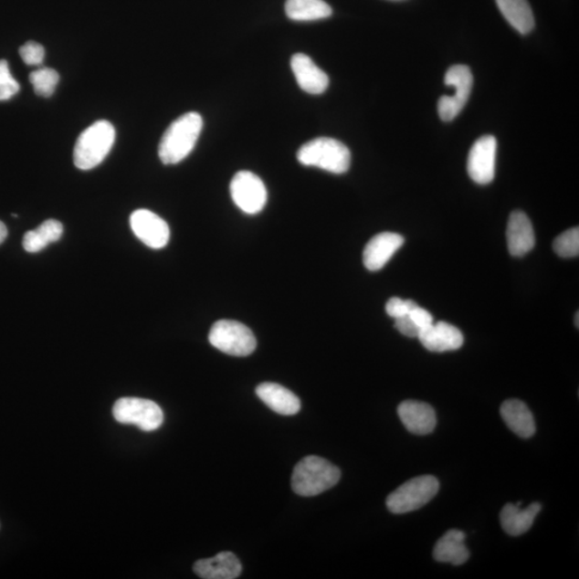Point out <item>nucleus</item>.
<instances>
[{
    "mask_svg": "<svg viewBox=\"0 0 579 579\" xmlns=\"http://www.w3.org/2000/svg\"><path fill=\"white\" fill-rule=\"evenodd\" d=\"M203 129L199 113L190 112L172 122L159 144V158L163 164L183 162L194 151Z\"/></svg>",
    "mask_w": 579,
    "mask_h": 579,
    "instance_id": "f257e3e1",
    "label": "nucleus"
},
{
    "mask_svg": "<svg viewBox=\"0 0 579 579\" xmlns=\"http://www.w3.org/2000/svg\"><path fill=\"white\" fill-rule=\"evenodd\" d=\"M342 472L329 460L319 456H307L295 466L291 485L295 494L313 497L334 488Z\"/></svg>",
    "mask_w": 579,
    "mask_h": 579,
    "instance_id": "f03ea898",
    "label": "nucleus"
},
{
    "mask_svg": "<svg viewBox=\"0 0 579 579\" xmlns=\"http://www.w3.org/2000/svg\"><path fill=\"white\" fill-rule=\"evenodd\" d=\"M116 138L115 128L108 121H98L79 134L73 152L78 169L89 171L109 155Z\"/></svg>",
    "mask_w": 579,
    "mask_h": 579,
    "instance_id": "7ed1b4c3",
    "label": "nucleus"
},
{
    "mask_svg": "<svg viewBox=\"0 0 579 579\" xmlns=\"http://www.w3.org/2000/svg\"><path fill=\"white\" fill-rule=\"evenodd\" d=\"M300 163L306 166L343 174L351 165V153L342 142L331 138H319L300 147L298 152Z\"/></svg>",
    "mask_w": 579,
    "mask_h": 579,
    "instance_id": "20e7f679",
    "label": "nucleus"
},
{
    "mask_svg": "<svg viewBox=\"0 0 579 579\" xmlns=\"http://www.w3.org/2000/svg\"><path fill=\"white\" fill-rule=\"evenodd\" d=\"M439 491V480L423 476L409 479L386 499V507L394 514L414 512L427 504Z\"/></svg>",
    "mask_w": 579,
    "mask_h": 579,
    "instance_id": "39448f33",
    "label": "nucleus"
},
{
    "mask_svg": "<svg viewBox=\"0 0 579 579\" xmlns=\"http://www.w3.org/2000/svg\"><path fill=\"white\" fill-rule=\"evenodd\" d=\"M212 346L232 356H248L255 353L257 340L254 332L243 323L233 320H220L209 332Z\"/></svg>",
    "mask_w": 579,
    "mask_h": 579,
    "instance_id": "423d86ee",
    "label": "nucleus"
},
{
    "mask_svg": "<svg viewBox=\"0 0 579 579\" xmlns=\"http://www.w3.org/2000/svg\"><path fill=\"white\" fill-rule=\"evenodd\" d=\"M113 416L121 424H132L141 430L153 431L162 426L163 412L149 399L124 397L117 400L113 406Z\"/></svg>",
    "mask_w": 579,
    "mask_h": 579,
    "instance_id": "0eeeda50",
    "label": "nucleus"
},
{
    "mask_svg": "<svg viewBox=\"0 0 579 579\" xmlns=\"http://www.w3.org/2000/svg\"><path fill=\"white\" fill-rule=\"evenodd\" d=\"M445 83L454 89L453 96H442L438 113L443 121H452L463 111L471 95L473 76L466 65H455L446 73Z\"/></svg>",
    "mask_w": 579,
    "mask_h": 579,
    "instance_id": "6e6552de",
    "label": "nucleus"
},
{
    "mask_svg": "<svg viewBox=\"0 0 579 579\" xmlns=\"http://www.w3.org/2000/svg\"><path fill=\"white\" fill-rule=\"evenodd\" d=\"M230 191L236 205L246 214H258L267 205V187L261 178L252 172L240 171L234 175Z\"/></svg>",
    "mask_w": 579,
    "mask_h": 579,
    "instance_id": "1a4fd4ad",
    "label": "nucleus"
},
{
    "mask_svg": "<svg viewBox=\"0 0 579 579\" xmlns=\"http://www.w3.org/2000/svg\"><path fill=\"white\" fill-rule=\"evenodd\" d=\"M498 142L494 135H484L471 147L468 157V174L479 184L494 181Z\"/></svg>",
    "mask_w": 579,
    "mask_h": 579,
    "instance_id": "9d476101",
    "label": "nucleus"
},
{
    "mask_svg": "<svg viewBox=\"0 0 579 579\" xmlns=\"http://www.w3.org/2000/svg\"><path fill=\"white\" fill-rule=\"evenodd\" d=\"M131 226L142 243L153 249H162L170 240V227L158 215L149 209H137L131 216Z\"/></svg>",
    "mask_w": 579,
    "mask_h": 579,
    "instance_id": "9b49d317",
    "label": "nucleus"
},
{
    "mask_svg": "<svg viewBox=\"0 0 579 579\" xmlns=\"http://www.w3.org/2000/svg\"><path fill=\"white\" fill-rule=\"evenodd\" d=\"M404 244L405 238L397 233L384 232L374 237L363 252L365 268L372 272L384 268Z\"/></svg>",
    "mask_w": 579,
    "mask_h": 579,
    "instance_id": "f8f14e48",
    "label": "nucleus"
},
{
    "mask_svg": "<svg viewBox=\"0 0 579 579\" xmlns=\"http://www.w3.org/2000/svg\"><path fill=\"white\" fill-rule=\"evenodd\" d=\"M418 340L431 353L458 350L464 344V335L456 326L447 322L430 324L421 331Z\"/></svg>",
    "mask_w": 579,
    "mask_h": 579,
    "instance_id": "ddd939ff",
    "label": "nucleus"
},
{
    "mask_svg": "<svg viewBox=\"0 0 579 579\" xmlns=\"http://www.w3.org/2000/svg\"><path fill=\"white\" fill-rule=\"evenodd\" d=\"M398 416L412 434L425 436L433 433L436 428V412L428 404L405 400L398 406Z\"/></svg>",
    "mask_w": 579,
    "mask_h": 579,
    "instance_id": "4468645a",
    "label": "nucleus"
},
{
    "mask_svg": "<svg viewBox=\"0 0 579 579\" xmlns=\"http://www.w3.org/2000/svg\"><path fill=\"white\" fill-rule=\"evenodd\" d=\"M291 68L300 88L308 94L320 95L328 89V75L307 55L295 54L291 59Z\"/></svg>",
    "mask_w": 579,
    "mask_h": 579,
    "instance_id": "2eb2a0df",
    "label": "nucleus"
},
{
    "mask_svg": "<svg viewBox=\"0 0 579 579\" xmlns=\"http://www.w3.org/2000/svg\"><path fill=\"white\" fill-rule=\"evenodd\" d=\"M507 240L510 254L522 257L532 251L535 245L534 231L532 221L521 211L511 214L507 227Z\"/></svg>",
    "mask_w": 579,
    "mask_h": 579,
    "instance_id": "dca6fc26",
    "label": "nucleus"
},
{
    "mask_svg": "<svg viewBox=\"0 0 579 579\" xmlns=\"http://www.w3.org/2000/svg\"><path fill=\"white\" fill-rule=\"evenodd\" d=\"M242 570L238 558L230 552L201 559L194 565L195 574L203 579H236L239 577Z\"/></svg>",
    "mask_w": 579,
    "mask_h": 579,
    "instance_id": "f3484780",
    "label": "nucleus"
},
{
    "mask_svg": "<svg viewBox=\"0 0 579 579\" xmlns=\"http://www.w3.org/2000/svg\"><path fill=\"white\" fill-rule=\"evenodd\" d=\"M257 395L270 410L281 416H294L300 410V400L285 386L277 384H262L257 387Z\"/></svg>",
    "mask_w": 579,
    "mask_h": 579,
    "instance_id": "a211bd4d",
    "label": "nucleus"
},
{
    "mask_svg": "<svg viewBox=\"0 0 579 579\" xmlns=\"http://www.w3.org/2000/svg\"><path fill=\"white\" fill-rule=\"evenodd\" d=\"M521 502L507 504L501 511L500 521L505 532L513 537L526 533L532 527L535 517L542 510L540 503L530 504L526 509L521 508Z\"/></svg>",
    "mask_w": 579,
    "mask_h": 579,
    "instance_id": "6ab92c4d",
    "label": "nucleus"
},
{
    "mask_svg": "<svg viewBox=\"0 0 579 579\" xmlns=\"http://www.w3.org/2000/svg\"><path fill=\"white\" fill-rule=\"evenodd\" d=\"M500 411L504 423L521 438H532L535 434L534 418L525 403L510 399L502 404Z\"/></svg>",
    "mask_w": 579,
    "mask_h": 579,
    "instance_id": "aec40b11",
    "label": "nucleus"
},
{
    "mask_svg": "<svg viewBox=\"0 0 579 579\" xmlns=\"http://www.w3.org/2000/svg\"><path fill=\"white\" fill-rule=\"evenodd\" d=\"M466 535L459 530H449L437 542L434 558L439 563L461 565L467 563L470 553L465 545Z\"/></svg>",
    "mask_w": 579,
    "mask_h": 579,
    "instance_id": "412c9836",
    "label": "nucleus"
},
{
    "mask_svg": "<svg viewBox=\"0 0 579 579\" xmlns=\"http://www.w3.org/2000/svg\"><path fill=\"white\" fill-rule=\"evenodd\" d=\"M499 10L510 26L521 35L532 33L534 16L527 0H496Z\"/></svg>",
    "mask_w": 579,
    "mask_h": 579,
    "instance_id": "4be33fe9",
    "label": "nucleus"
},
{
    "mask_svg": "<svg viewBox=\"0 0 579 579\" xmlns=\"http://www.w3.org/2000/svg\"><path fill=\"white\" fill-rule=\"evenodd\" d=\"M64 226L58 220L48 219L37 229L28 231L23 238V247L29 254H36L58 242L63 237Z\"/></svg>",
    "mask_w": 579,
    "mask_h": 579,
    "instance_id": "5701e85b",
    "label": "nucleus"
},
{
    "mask_svg": "<svg viewBox=\"0 0 579 579\" xmlns=\"http://www.w3.org/2000/svg\"><path fill=\"white\" fill-rule=\"evenodd\" d=\"M285 9L287 16L298 22L323 20L332 14L324 0H287Z\"/></svg>",
    "mask_w": 579,
    "mask_h": 579,
    "instance_id": "b1692460",
    "label": "nucleus"
},
{
    "mask_svg": "<svg viewBox=\"0 0 579 579\" xmlns=\"http://www.w3.org/2000/svg\"><path fill=\"white\" fill-rule=\"evenodd\" d=\"M29 81L33 84L37 95L48 98L54 94L58 88L59 75L51 68L42 67L30 73Z\"/></svg>",
    "mask_w": 579,
    "mask_h": 579,
    "instance_id": "393cba45",
    "label": "nucleus"
},
{
    "mask_svg": "<svg viewBox=\"0 0 579 579\" xmlns=\"http://www.w3.org/2000/svg\"><path fill=\"white\" fill-rule=\"evenodd\" d=\"M553 250L563 258H575L579 254V229L572 227L554 239Z\"/></svg>",
    "mask_w": 579,
    "mask_h": 579,
    "instance_id": "a878e982",
    "label": "nucleus"
},
{
    "mask_svg": "<svg viewBox=\"0 0 579 579\" xmlns=\"http://www.w3.org/2000/svg\"><path fill=\"white\" fill-rule=\"evenodd\" d=\"M20 91V84L11 76L7 60H0V101L15 97Z\"/></svg>",
    "mask_w": 579,
    "mask_h": 579,
    "instance_id": "bb28decb",
    "label": "nucleus"
},
{
    "mask_svg": "<svg viewBox=\"0 0 579 579\" xmlns=\"http://www.w3.org/2000/svg\"><path fill=\"white\" fill-rule=\"evenodd\" d=\"M20 55L24 61L28 66H40L45 60L46 51L40 43L35 41H28L21 47Z\"/></svg>",
    "mask_w": 579,
    "mask_h": 579,
    "instance_id": "cd10ccee",
    "label": "nucleus"
},
{
    "mask_svg": "<svg viewBox=\"0 0 579 579\" xmlns=\"http://www.w3.org/2000/svg\"><path fill=\"white\" fill-rule=\"evenodd\" d=\"M416 306H417V304L414 300L392 298L387 301L385 311L390 317L398 319L409 315V312L414 310Z\"/></svg>",
    "mask_w": 579,
    "mask_h": 579,
    "instance_id": "c85d7f7f",
    "label": "nucleus"
},
{
    "mask_svg": "<svg viewBox=\"0 0 579 579\" xmlns=\"http://www.w3.org/2000/svg\"><path fill=\"white\" fill-rule=\"evenodd\" d=\"M395 328L406 337L416 338L420 335L421 329L409 315L395 319Z\"/></svg>",
    "mask_w": 579,
    "mask_h": 579,
    "instance_id": "c756f323",
    "label": "nucleus"
},
{
    "mask_svg": "<svg viewBox=\"0 0 579 579\" xmlns=\"http://www.w3.org/2000/svg\"><path fill=\"white\" fill-rule=\"evenodd\" d=\"M409 316L421 331L434 323V318L431 316V313L418 305L409 312Z\"/></svg>",
    "mask_w": 579,
    "mask_h": 579,
    "instance_id": "7c9ffc66",
    "label": "nucleus"
},
{
    "mask_svg": "<svg viewBox=\"0 0 579 579\" xmlns=\"http://www.w3.org/2000/svg\"><path fill=\"white\" fill-rule=\"evenodd\" d=\"M8 237L7 226H5L2 221H0V245L5 242V239Z\"/></svg>",
    "mask_w": 579,
    "mask_h": 579,
    "instance_id": "2f4dec72",
    "label": "nucleus"
},
{
    "mask_svg": "<svg viewBox=\"0 0 579 579\" xmlns=\"http://www.w3.org/2000/svg\"><path fill=\"white\" fill-rule=\"evenodd\" d=\"M575 318H576V320H575V324H576V328L578 329V318H579V316H578V312L576 313Z\"/></svg>",
    "mask_w": 579,
    "mask_h": 579,
    "instance_id": "473e14b6",
    "label": "nucleus"
}]
</instances>
